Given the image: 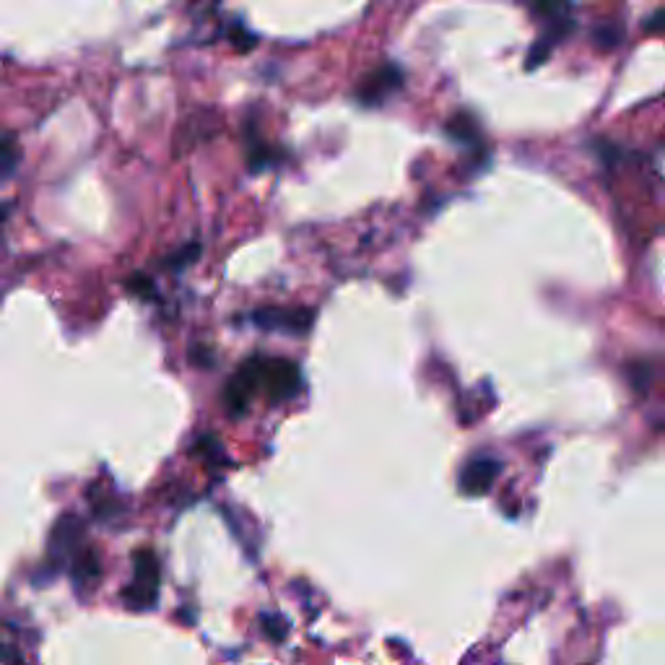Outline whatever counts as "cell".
Instances as JSON below:
<instances>
[{"label":"cell","instance_id":"obj_1","mask_svg":"<svg viewBox=\"0 0 665 665\" xmlns=\"http://www.w3.org/2000/svg\"><path fill=\"white\" fill-rule=\"evenodd\" d=\"M159 598V559L151 549L133 554V582L123 590V603L133 611H146L156 606Z\"/></svg>","mask_w":665,"mask_h":665},{"label":"cell","instance_id":"obj_2","mask_svg":"<svg viewBox=\"0 0 665 665\" xmlns=\"http://www.w3.org/2000/svg\"><path fill=\"white\" fill-rule=\"evenodd\" d=\"M255 372H258V388H263L273 403L289 401L302 388L299 367L289 359L255 356Z\"/></svg>","mask_w":665,"mask_h":665},{"label":"cell","instance_id":"obj_3","mask_svg":"<svg viewBox=\"0 0 665 665\" xmlns=\"http://www.w3.org/2000/svg\"><path fill=\"white\" fill-rule=\"evenodd\" d=\"M403 86V71L398 65L385 63L380 68L362 78V84L356 89V102L364 104V107H377L380 102L395 94V91Z\"/></svg>","mask_w":665,"mask_h":665},{"label":"cell","instance_id":"obj_4","mask_svg":"<svg viewBox=\"0 0 665 665\" xmlns=\"http://www.w3.org/2000/svg\"><path fill=\"white\" fill-rule=\"evenodd\" d=\"M499 471H502V465H499L494 455H476L460 471V491L471 494V497H481V494H486L494 486Z\"/></svg>","mask_w":665,"mask_h":665},{"label":"cell","instance_id":"obj_5","mask_svg":"<svg viewBox=\"0 0 665 665\" xmlns=\"http://www.w3.org/2000/svg\"><path fill=\"white\" fill-rule=\"evenodd\" d=\"M84 543V525L78 520L76 515H63L52 528L50 536V559L52 562H65V559H71L78 554V551L84 549L81 546Z\"/></svg>","mask_w":665,"mask_h":665},{"label":"cell","instance_id":"obj_6","mask_svg":"<svg viewBox=\"0 0 665 665\" xmlns=\"http://www.w3.org/2000/svg\"><path fill=\"white\" fill-rule=\"evenodd\" d=\"M252 323L263 330H284L291 336H304L312 325V312L307 310H258Z\"/></svg>","mask_w":665,"mask_h":665},{"label":"cell","instance_id":"obj_7","mask_svg":"<svg viewBox=\"0 0 665 665\" xmlns=\"http://www.w3.org/2000/svg\"><path fill=\"white\" fill-rule=\"evenodd\" d=\"M71 575L78 588H81V585H84V588H91V585L102 577V564H99L97 551L91 549L78 551V554L73 556Z\"/></svg>","mask_w":665,"mask_h":665},{"label":"cell","instance_id":"obj_8","mask_svg":"<svg viewBox=\"0 0 665 665\" xmlns=\"http://www.w3.org/2000/svg\"><path fill=\"white\" fill-rule=\"evenodd\" d=\"M19 146H16V141L8 136H0V180H8V177L16 172V167H19Z\"/></svg>","mask_w":665,"mask_h":665},{"label":"cell","instance_id":"obj_9","mask_svg":"<svg viewBox=\"0 0 665 665\" xmlns=\"http://www.w3.org/2000/svg\"><path fill=\"white\" fill-rule=\"evenodd\" d=\"M593 37L595 45L601 47V50H611V47H616L621 42V26L614 24V21H606V24L595 29Z\"/></svg>","mask_w":665,"mask_h":665},{"label":"cell","instance_id":"obj_10","mask_svg":"<svg viewBox=\"0 0 665 665\" xmlns=\"http://www.w3.org/2000/svg\"><path fill=\"white\" fill-rule=\"evenodd\" d=\"M260 627H263V632L268 634L271 640L281 642L286 637V632H289V621L281 614H263L260 616Z\"/></svg>","mask_w":665,"mask_h":665},{"label":"cell","instance_id":"obj_11","mask_svg":"<svg viewBox=\"0 0 665 665\" xmlns=\"http://www.w3.org/2000/svg\"><path fill=\"white\" fill-rule=\"evenodd\" d=\"M128 289L133 291V294H138V297H154V281L146 276H141V273L130 278Z\"/></svg>","mask_w":665,"mask_h":665},{"label":"cell","instance_id":"obj_12","mask_svg":"<svg viewBox=\"0 0 665 665\" xmlns=\"http://www.w3.org/2000/svg\"><path fill=\"white\" fill-rule=\"evenodd\" d=\"M232 39H234V45H237L239 50H250V47L255 45V37L247 32L245 26H237V29H234V34H232Z\"/></svg>","mask_w":665,"mask_h":665},{"label":"cell","instance_id":"obj_13","mask_svg":"<svg viewBox=\"0 0 665 665\" xmlns=\"http://www.w3.org/2000/svg\"><path fill=\"white\" fill-rule=\"evenodd\" d=\"M645 26H647V29H650V32L665 34V8H663V11L655 13V16H650Z\"/></svg>","mask_w":665,"mask_h":665},{"label":"cell","instance_id":"obj_14","mask_svg":"<svg viewBox=\"0 0 665 665\" xmlns=\"http://www.w3.org/2000/svg\"><path fill=\"white\" fill-rule=\"evenodd\" d=\"M8 658H11V650L0 642V660H8Z\"/></svg>","mask_w":665,"mask_h":665}]
</instances>
